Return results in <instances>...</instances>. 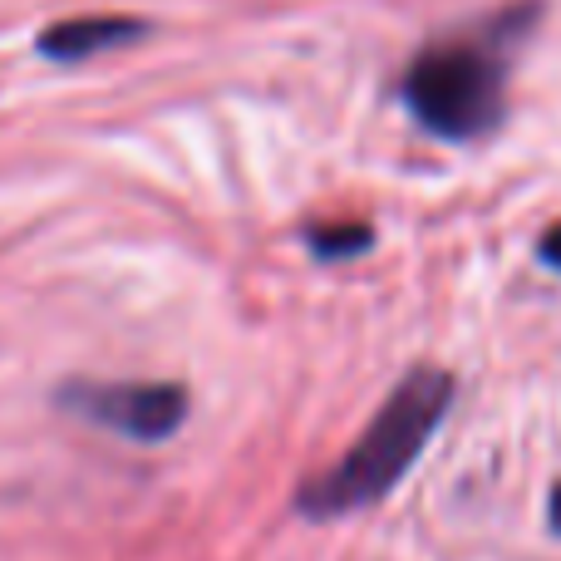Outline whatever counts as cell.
<instances>
[{
  "instance_id": "cell-1",
  "label": "cell",
  "mask_w": 561,
  "mask_h": 561,
  "mask_svg": "<svg viewBox=\"0 0 561 561\" xmlns=\"http://www.w3.org/2000/svg\"><path fill=\"white\" fill-rule=\"evenodd\" d=\"M448 404H454V375L434 369V365H419L414 375L385 399V409H379L375 424L355 438V448H350L330 473L306 483L300 513L340 517V513L379 503V497L414 468V458L424 454L434 428L444 424Z\"/></svg>"
},
{
  "instance_id": "cell-2",
  "label": "cell",
  "mask_w": 561,
  "mask_h": 561,
  "mask_svg": "<svg viewBox=\"0 0 561 561\" xmlns=\"http://www.w3.org/2000/svg\"><path fill=\"white\" fill-rule=\"evenodd\" d=\"M404 99L428 134L468 144L493 134L503 118V65L473 39H444L409 65Z\"/></svg>"
},
{
  "instance_id": "cell-3",
  "label": "cell",
  "mask_w": 561,
  "mask_h": 561,
  "mask_svg": "<svg viewBox=\"0 0 561 561\" xmlns=\"http://www.w3.org/2000/svg\"><path fill=\"white\" fill-rule=\"evenodd\" d=\"M69 414L94 419V424L114 428L138 444H158V438L178 434L187 419V389L163 385V379H144V385H69L59 394Z\"/></svg>"
},
{
  "instance_id": "cell-4",
  "label": "cell",
  "mask_w": 561,
  "mask_h": 561,
  "mask_svg": "<svg viewBox=\"0 0 561 561\" xmlns=\"http://www.w3.org/2000/svg\"><path fill=\"white\" fill-rule=\"evenodd\" d=\"M148 35V20L138 15H75V20H55L39 35V55L55 65H75L89 59L99 49H118V45H138Z\"/></svg>"
},
{
  "instance_id": "cell-5",
  "label": "cell",
  "mask_w": 561,
  "mask_h": 561,
  "mask_svg": "<svg viewBox=\"0 0 561 561\" xmlns=\"http://www.w3.org/2000/svg\"><path fill=\"white\" fill-rule=\"evenodd\" d=\"M369 242H375V237L359 222H335V227H316V232H310V252L325 256V262H335V256H359Z\"/></svg>"
},
{
  "instance_id": "cell-6",
  "label": "cell",
  "mask_w": 561,
  "mask_h": 561,
  "mask_svg": "<svg viewBox=\"0 0 561 561\" xmlns=\"http://www.w3.org/2000/svg\"><path fill=\"white\" fill-rule=\"evenodd\" d=\"M542 262H547V266H557V272H561V222L542 237Z\"/></svg>"
},
{
  "instance_id": "cell-7",
  "label": "cell",
  "mask_w": 561,
  "mask_h": 561,
  "mask_svg": "<svg viewBox=\"0 0 561 561\" xmlns=\"http://www.w3.org/2000/svg\"><path fill=\"white\" fill-rule=\"evenodd\" d=\"M547 513H552V527H557V533H561V483L552 488V507H547Z\"/></svg>"
}]
</instances>
